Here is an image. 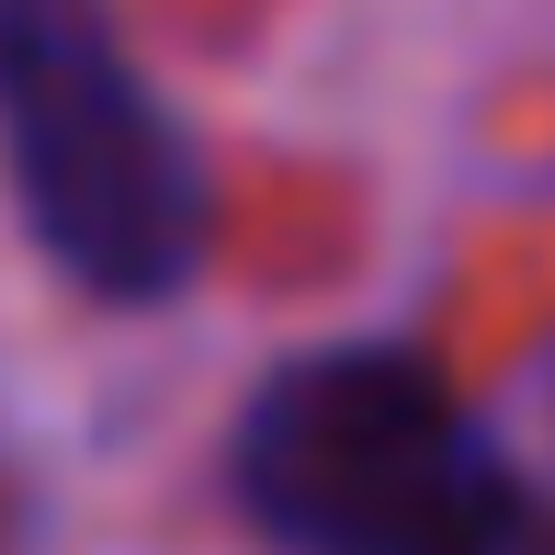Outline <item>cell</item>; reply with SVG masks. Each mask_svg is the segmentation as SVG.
Wrapping results in <instances>:
<instances>
[{"label": "cell", "mask_w": 555, "mask_h": 555, "mask_svg": "<svg viewBox=\"0 0 555 555\" xmlns=\"http://www.w3.org/2000/svg\"><path fill=\"white\" fill-rule=\"evenodd\" d=\"M227 476L284 555H476L521 511L488 420L397 340L272 363L238 409Z\"/></svg>", "instance_id": "obj_1"}, {"label": "cell", "mask_w": 555, "mask_h": 555, "mask_svg": "<svg viewBox=\"0 0 555 555\" xmlns=\"http://www.w3.org/2000/svg\"><path fill=\"white\" fill-rule=\"evenodd\" d=\"M0 170L80 295L170 307L216 238L205 147L125 57L114 0H0Z\"/></svg>", "instance_id": "obj_2"}, {"label": "cell", "mask_w": 555, "mask_h": 555, "mask_svg": "<svg viewBox=\"0 0 555 555\" xmlns=\"http://www.w3.org/2000/svg\"><path fill=\"white\" fill-rule=\"evenodd\" d=\"M476 555H555V511H544V499H521V511L499 521V533L476 544Z\"/></svg>", "instance_id": "obj_3"}, {"label": "cell", "mask_w": 555, "mask_h": 555, "mask_svg": "<svg viewBox=\"0 0 555 555\" xmlns=\"http://www.w3.org/2000/svg\"><path fill=\"white\" fill-rule=\"evenodd\" d=\"M0 555H35V499H23V465L0 453Z\"/></svg>", "instance_id": "obj_4"}]
</instances>
